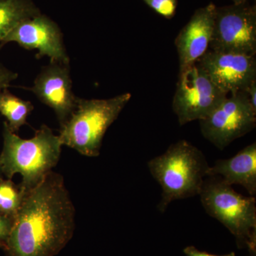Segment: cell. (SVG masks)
<instances>
[{"label": "cell", "instance_id": "cell-1", "mask_svg": "<svg viewBox=\"0 0 256 256\" xmlns=\"http://www.w3.org/2000/svg\"><path fill=\"white\" fill-rule=\"evenodd\" d=\"M75 207L64 178L52 171L28 192L4 249L6 256H55L73 237Z\"/></svg>", "mask_w": 256, "mask_h": 256}, {"label": "cell", "instance_id": "cell-2", "mask_svg": "<svg viewBox=\"0 0 256 256\" xmlns=\"http://www.w3.org/2000/svg\"><path fill=\"white\" fill-rule=\"evenodd\" d=\"M3 148L0 168L8 178L22 176L20 188L28 193L41 182L60 161L62 144L60 137L46 124L35 131L31 139H22L3 124Z\"/></svg>", "mask_w": 256, "mask_h": 256}, {"label": "cell", "instance_id": "cell-3", "mask_svg": "<svg viewBox=\"0 0 256 256\" xmlns=\"http://www.w3.org/2000/svg\"><path fill=\"white\" fill-rule=\"evenodd\" d=\"M148 168L161 186L158 207L164 213L171 202L200 195L210 166L200 149L182 140L150 160Z\"/></svg>", "mask_w": 256, "mask_h": 256}, {"label": "cell", "instance_id": "cell-4", "mask_svg": "<svg viewBox=\"0 0 256 256\" xmlns=\"http://www.w3.org/2000/svg\"><path fill=\"white\" fill-rule=\"evenodd\" d=\"M131 97L130 92H126L108 99L79 98L75 110L60 126L58 137L62 146H69L84 156H99L106 132Z\"/></svg>", "mask_w": 256, "mask_h": 256}, {"label": "cell", "instance_id": "cell-5", "mask_svg": "<svg viewBox=\"0 0 256 256\" xmlns=\"http://www.w3.org/2000/svg\"><path fill=\"white\" fill-rule=\"evenodd\" d=\"M208 215L220 222L236 239L239 248L256 254V200L235 191L218 176L205 178L200 194Z\"/></svg>", "mask_w": 256, "mask_h": 256}, {"label": "cell", "instance_id": "cell-6", "mask_svg": "<svg viewBox=\"0 0 256 256\" xmlns=\"http://www.w3.org/2000/svg\"><path fill=\"white\" fill-rule=\"evenodd\" d=\"M210 50L256 54V6L248 2L216 8Z\"/></svg>", "mask_w": 256, "mask_h": 256}, {"label": "cell", "instance_id": "cell-7", "mask_svg": "<svg viewBox=\"0 0 256 256\" xmlns=\"http://www.w3.org/2000/svg\"><path fill=\"white\" fill-rule=\"evenodd\" d=\"M200 124L204 137L222 150L256 128V109L245 92H238L227 96Z\"/></svg>", "mask_w": 256, "mask_h": 256}, {"label": "cell", "instance_id": "cell-8", "mask_svg": "<svg viewBox=\"0 0 256 256\" xmlns=\"http://www.w3.org/2000/svg\"><path fill=\"white\" fill-rule=\"evenodd\" d=\"M228 94L210 80L196 63L178 72L172 109L184 126L204 118Z\"/></svg>", "mask_w": 256, "mask_h": 256}, {"label": "cell", "instance_id": "cell-9", "mask_svg": "<svg viewBox=\"0 0 256 256\" xmlns=\"http://www.w3.org/2000/svg\"><path fill=\"white\" fill-rule=\"evenodd\" d=\"M10 42H16L26 50H36V58L47 56L50 62L70 64L60 26L45 15H36L18 24L0 42V50Z\"/></svg>", "mask_w": 256, "mask_h": 256}, {"label": "cell", "instance_id": "cell-10", "mask_svg": "<svg viewBox=\"0 0 256 256\" xmlns=\"http://www.w3.org/2000/svg\"><path fill=\"white\" fill-rule=\"evenodd\" d=\"M196 64L210 80L228 95L245 92L256 82V56L208 50Z\"/></svg>", "mask_w": 256, "mask_h": 256}, {"label": "cell", "instance_id": "cell-11", "mask_svg": "<svg viewBox=\"0 0 256 256\" xmlns=\"http://www.w3.org/2000/svg\"><path fill=\"white\" fill-rule=\"evenodd\" d=\"M28 89L54 111L60 126L66 122L78 104L79 98L72 89L70 64L50 62L42 68L33 86Z\"/></svg>", "mask_w": 256, "mask_h": 256}, {"label": "cell", "instance_id": "cell-12", "mask_svg": "<svg viewBox=\"0 0 256 256\" xmlns=\"http://www.w3.org/2000/svg\"><path fill=\"white\" fill-rule=\"evenodd\" d=\"M216 8L214 3L195 11L175 38L180 72L191 66L206 53L213 34Z\"/></svg>", "mask_w": 256, "mask_h": 256}, {"label": "cell", "instance_id": "cell-13", "mask_svg": "<svg viewBox=\"0 0 256 256\" xmlns=\"http://www.w3.org/2000/svg\"><path fill=\"white\" fill-rule=\"evenodd\" d=\"M208 176H218L227 184L240 185L250 196L256 194V143L226 160H218L208 169Z\"/></svg>", "mask_w": 256, "mask_h": 256}, {"label": "cell", "instance_id": "cell-14", "mask_svg": "<svg viewBox=\"0 0 256 256\" xmlns=\"http://www.w3.org/2000/svg\"><path fill=\"white\" fill-rule=\"evenodd\" d=\"M40 14L32 0H0V42L18 24Z\"/></svg>", "mask_w": 256, "mask_h": 256}, {"label": "cell", "instance_id": "cell-15", "mask_svg": "<svg viewBox=\"0 0 256 256\" xmlns=\"http://www.w3.org/2000/svg\"><path fill=\"white\" fill-rule=\"evenodd\" d=\"M34 110L30 101L22 100L8 90L0 92V114L4 116L8 128L16 133L28 124V116Z\"/></svg>", "mask_w": 256, "mask_h": 256}, {"label": "cell", "instance_id": "cell-16", "mask_svg": "<svg viewBox=\"0 0 256 256\" xmlns=\"http://www.w3.org/2000/svg\"><path fill=\"white\" fill-rule=\"evenodd\" d=\"M28 194L11 178L0 180V214L15 218Z\"/></svg>", "mask_w": 256, "mask_h": 256}, {"label": "cell", "instance_id": "cell-17", "mask_svg": "<svg viewBox=\"0 0 256 256\" xmlns=\"http://www.w3.org/2000/svg\"><path fill=\"white\" fill-rule=\"evenodd\" d=\"M156 13L165 18H172L176 14L178 0H142Z\"/></svg>", "mask_w": 256, "mask_h": 256}, {"label": "cell", "instance_id": "cell-18", "mask_svg": "<svg viewBox=\"0 0 256 256\" xmlns=\"http://www.w3.org/2000/svg\"><path fill=\"white\" fill-rule=\"evenodd\" d=\"M14 218L0 214V248L4 250L14 226Z\"/></svg>", "mask_w": 256, "mask_h": 256}, {"label": "cell", "instance_id": "cell-19", "mask_svg": "<svg viewBox=\"0 0 256 256\" xmlns=\"http://www.w3.org/2000/svg\"><path fill=\"white\" fill-rule=\"evenodd\" d=\"M18 74L10 70L0 63V92L8 89L11 86L12 82L16 80Z\"/></svg>", "mask_w": 256, "mask_h": 256}, {"label": "cell", "instance_id": "cell-20", "mask_svg": "<svg viewBox=\"0 0 256 256\" xmlns=\"http://www.w3.org/2000/svg\"><path fill=\"white\" fill-rule=\"evenodd\" d=\"M184 254L186 256H235V252H232L230 254L226 255H215V254H208L206 252H201L198 250L194 246H188L184 249Z\"/></svg>", "mask_w": 256, "mask_h": 256}, {"label": "cell", "instance_id": "cell-21", "mask_svg": "<svg viewBox=\"0 0 256 256\" xmlns=\"http://www.w3.org/2000/svg\"><path fill=\"white\" fill-rule=\"evenodd\" d=\"M254 108L256 109V82H252L245 92Z\"/></svg>", "mask_w": 256, "mask_h": 256}, {"label": "cell", "instance_id": "cell-22", "mask_svg": "<svg viewBox=\"0 0 256 256\" xmlns=\"http://www.w3.org/2000/svg\"><path fill=\"white\" fill-rule=\"evenodd\" d=\"M234 4H240V3L246 2H248V0H232Z\"/></svg>", "mask_w": 256, "mask_h": 256}, {"label": "cell", "instance_id": "cell-23", "mask_svg": "<svg viewBox=\"0 0 256 256\" xmlns=\"http://www.w3.org/2000/svg\"><path fill=\"white\" fill-rule=\"evenodd\" d=\"M3 176H4V175H3L2 172L1 168H0V180H1V178H2Z\"/></svg>", "mask_w": 256, "mask_h": 256}]
</instances>
